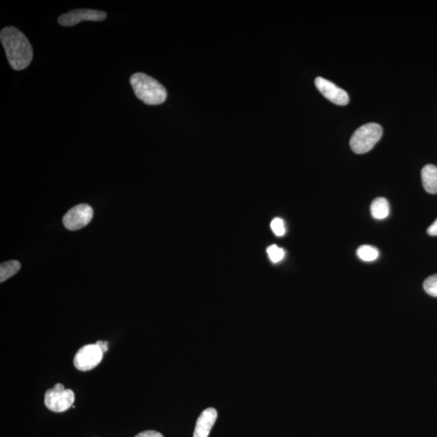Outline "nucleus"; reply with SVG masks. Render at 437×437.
Returning a JSON list of instances; mask_svg holds the SVG:
<instances>
[{
  "mask_svg": "<svg viewBox=\"0 0 437 437\" xmlns=\"http://www.w3.org/2000/svg\"><path fill=\"white\" fill-rule=\"evenodd\" d=\"M217 416V412L213 407H209L202 412L197 420L194 437H209Z\"/></svg>",
  "mask_w": 437,
  "mask_h": 437,
  "instance_id": "obj_9",
  "label": "nucleus"
},
{
  "mask_svg": "<svg viewBox=\"0 0 437 437\" xmlns=\"http://www.w3.org/2000/svg\"><path fill=\"white\" fill-rule=\"evenodd\" d=\"M357 256L365 262H374L379 257V251L372 246H362L358 248Z\"/></svg>",
  "mask_w": 437,
  "mask_h": 437,
  "instance_id": "obj_13",
  "label": "nucleus"
},
{
  "mask_svg": "<svg viewBox=\"0 0 437 437\" xmlns=\"http://www.w3.org/2000/svg\"><path fill=\"white\" fill-rule=\"evenodd\" d=\"M266 252H268L270 259L274 264H277V262L283 260L285 255L284 251L275 245L269 246Z\"/></svg>",
  "mask_w": 437,
  "mask_h": 437,
  "instance_id": "obj_15",
  "label": "nucleus"
},
{
  "mask_svg": "<svg viewBox=\"0 0 437 437\" xmlns=\"http://www.w3.org/2000/svg\"><path fill=\"white\" fill-rule=\"evenodd\" d=\"M75 402V394L58 383L45 394L44 403L50 411L61 413L68 410Z\"/></svg>",
  "mask_w": 437,
  "mask_h": 437,
  "instance_id": "obj_4",
  "label": "nucleus"
},
{
  "mask_svg": "<svg viewBox=\"0 0 437 437\" xmlns=\"http://www.w3.org/2000/svg\"><path fill=\"white\" fill-rule=\"evenodd\" d=\"M423 185L429 194L437 193V167L434 164H427L421 172Z\"/></svg>",
  "mask_w": 437,
  "mask_h": 437,
  "instance_id": "obj_10",
  "label": "nucleus"
},
{
  "mask_svg": "<svg viewBox=\"0 0 437 437\" xmlns=\"http://www.w3.org/2000/svg\"><path fill=\"white\" fill-rule=\"evenodd\" d=\"M0 39L14 70L21 71L30 66L34 56L33 47L24 34L15 27L4 28Z\"/></svg>",
  "mask_w": 437,
  "mask_h": 437,
  "instance_id": "obj_1",
  "label": "nucleus"
},
{
  "mask_svg": "<svg viewBox=\"0 0 437 437\" xmlns=\"http://www.w3.org/2000/svg\"><path fill=\"white\" fill-rule=\"evenodd\" d=\"M21 269V264L18 261L12 260L4 262L0 266V282L3 283L12 277Z\"/></svg>",
  "mask_w": 437,
  "mask_h": 437,
  "instance_id": "obj_12",
  "label": "nucleus"
},
{
  "mask_svg": "<svg viewBox=\"0 0 437 437\" xmlns=\"http://www.w3.org/2000/svg\"><path fill=\"white\" fill-rule=\"evenodd\" d=\"M130 82L137 98L146 105L162 104L167 98L165 87L153 77L145 73L138 72L132 75Z\"/></svg>",
  "mask_w": 437,
  "mask_h": 437,
  "instance_id": "obj_2",
  "label": "nucleus"
},
{
  "mask_svg": "<svg viewBox=\"0 0 437 437\" xmlns=\"http://www.w3.org/2000/svg\"><path fill=\"white\" fill-rule=\"evenodd\" d=\"M427 232L430 236H437V219L435 220V222L432 223L431 226L427 228Z\"/></svg>",
  "mask_w": 437,
  "mask_h": 437,
  "instance_id": "obj_18",
  "label": "nucleus"
},
{
  "mask_svg": "<svg viewBox=\"0 0 437 437\" xmlns=\"http://www.w3.org/2000/svg\"><path fill=\"white\" fill-rule=\"evenodd\" d=\"M135 437H164L162 434L156 431H145L140 432Z\"/></svg>",
  "mask_w": 437,
  "mask_h": 437,
  "instance_id": "obj_17",
  "label": "nucleus"
},
{
  "mask_svg": "<svg viewBox=\"0 0 437 437\" xmlns=\"http://www.w3.org/2000/svg\"><path fill=\"white\" fill-rule=\"evenodd\" d=\"M315 85L320 93L331 103L338 105L348 104L349 96L347 92L340 89L334 83L326 80L323 77H317L315 80Z\"/></svg>",
  "mask_w": 437,
  "mask_h": 437,
  "instance_id": "obj_8",
  "label": "nucleus"
},
{
  "mask_svg": "<svg viewBox=\"0 0 437 437\" xmlns=\"http://www.w3.org/2000/svg\"><path fill=\"white\" fill-rule=\"evenodd\" d=\"M107 14L93 9H76L58 17L59 25L65 27L74 26L82 21H103L107 19Z\"/></svg>",
  "mask_w": 437,
  "mask_h": 437,
  "instance_id": "obj_7",
  "label": "nucleus"
},
{
  "mask_svg": "<svg viewBox=\"0 0 437 437\" xmlns=\"http://www.w3.org/2000/svg\"><path fill=\"white\" fill-rule=\"evenodd\" d=\"M424 289L429 295L437 297V274L431 275L425 280Z\"/></svg>",
  "mask_w": 437,
  "mask_h": 437,
  "instance_id": "obj_14",
  "label": "nucleus"
},
{
  "mask_svg": "<svg viewBox=\"0 0 437 437\" xmlns=\"http://www.w3.org/2000/svg\"><path fill=\"white\" fill-rule=\"evenodd\" d=\"M94 210L89 205L79 204L69 210L64 215V226L71 231H76L87 226L93 219Z\"/></svg>",
  "mask_w": 437,
  "mask_h": 437,
  "instance_id": "obj_6",
  "label": "nucleus"
},
{
  "mask_svg": "<svg viewBox=\"0 0 437 437\" xmlns=\"http://www.w3.org/2000/svg\"><path fill=\"white\" fill-rule=\"evenodd\" d=\"M104 352L98 345L89 344L82 347L74 358V365L78 370L89 371L103 361Z\"/></svg>",
  "mask_w": 437,
  "mask_h": 437,
  "instance_id": "obj_5",
  "label": "nucleus"
},
{
  "mask_svg": "<svg viewBox=\"0 0 437 437\" xmlns=\"http://www.w3.org/2000/svg\"><path fill=\"white\" fill-rule=\"evenodd\" d=\"M270 228L276 236L282 237L284 235L286 229H285V225L284 220L279 218H275L270 224Z\"/></svg>",
  "mask_w": 437,
  "mask_h": 437,
  "instance_id": "obj_16",
  "label": "nucleus"
},
{
  "mask_svg": "<svg viewBox=\"0 0 437 437\" xmlns=\"http://www.w3.org/2000/svg\"><path fill=\"white\" fill-rule=\"evenodd\" d=\"M96 345H98V346L103 350V352L105 353V352L108 351V343L107 342H103V341H98L96 343Z\"/></svg>",
  "mask_w": 437,
  "mask_h": 437,
  "instance_id": "obj_19",
  "label": "nucleus"
},
{
  "mask_svg": "<svg viewBox=\"0 0 437 437\" xmlns=\"http://www.w3.org/2000/svg\"><path fill=\"white\" fill-rule=\"evenodd\" d=\"M371 214L376 220H384L390 215V204L385 198H376L371 204Z\"/></svg>",
  "mask_w": 437,
  "mask_h": 437,
  "instance_id": "obj_11",
  "label": "nucleus"
},
{
  "mask_svg": "<svg viewBox=\"0 0 437 437\" xmlns=\"http://www.w3.org/2000/svg\"><path fill=\"white\" fill-rule=\"evenodd\" d=\"M383 130L379 124L371 122L359 127L354 132L350 140V146L352 150L356 154L369 153L376 142L383 136Z\"/></svg>",
  "mask_w": 437,
  "mask_h": 437,
  "instance_id": "obj_3",
  "label": "nucleus"
}]
</instances>
